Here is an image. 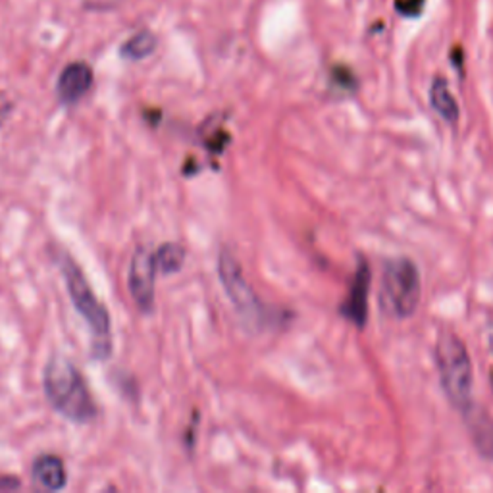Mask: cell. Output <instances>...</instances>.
Here are the masks:
<instances>
[{
    "instance_id": "1",
    "label": "cell",
    "mask_w": 493,
    "mask_h": 493,
    "mask_svg": "<svg viewBox=\"0 0 493 493\" xmlns=\"http://www.w3.org/2000/svg\"><path fill=\"white\" fill-rule=\"evenodd\" d=\"M43 387L51 407L73 424H89L99 416L97 403L80 372L64 355H52L43 372Z\"/></svg>"
},
{
    "instance_id": "2",
    "label": "cell",
    "mask_w": 493,
    "mask_h": 493,
    "mask_svg": "<svg viewBox=\"0 0 493 493\" xmlns=\"http://www.w3.org/2000/svg\"><path fill=\"white\" fill-rule=\"evenodd\" d=\"M60 270H62L73 307H76L78 315L85 320V324L89 326V332H91L93 356L100 358V361H107L114 349L112 320L109 310L104 308V305L97 299L93 288L89 286V281L83 276V270L76 261L64 255L62 261H60Z\"/></svg>"
},
{
    "instance_id": "3",
    "label": "cell",
    "mask_w": 493,
    "mask_h": 493,
    "mask_svg": "<svg viewBox=\"0 0 493 493\" xmlns=\"http://www.w3.org/2000/svg\"><path fill=\"white\" fill-rule=\"evenodd\" d=\"M436 365L447 399L459 411L467 409L472 403L474 368L467 346L453 332L440 334L436 341Z\"/></svg>"
},
{
    "instance_id": "4",
    "label": "cell",
    "mask_w": 493,
    "mask_h": 493,
    "mask_svg": "<svg viewBox=\"0 0 493 493\" xmlns=\"http://www.w3.org/2000/svg\"><path fill=\"white\" fill-rule=\"evenodd\" d=\"M218 276L243 326H247L251 332H259L261 327L266 326V322H270V310L261 303L257 293L251 289L243 276L242 264L237 262L228 249L220 251Z\"/></svg>"
},
{
    "instance_id": "5",
    "label": "cell",
    "mask_w": 493,
    "mask_h": 493,
    "mask_svg": "<svg viewBox=\"0 0 493 493\" xmlns=\"http://www.w3.org/2000/svg\"><path fill=\"white\" fill-rule=\"evenodd\" d=\"M421 303V274L409 259L387 261L382 278V307L395 318H411Z\"/></svg>"
},
{
    "instance_id": "6",
    "label": "cell",
    "mask_w": 493,
    "mask_h": 493,
    "mask_svg": "<svg viewBox=\"0 0 493 493\" xmlns=\"http://www.w3.org/2000/svg\"><path fill=\"white\" fill-rule=\"evenodd\" d=\"M156 274L155 252L148 247H137L129 262V293L141 312H153L155 308Z\"/></svg>"
},
{
    "instance_id": "7",
    "label": "cell",
    "mask_w": 493,
    "mask_h": 493,
    "mask_svg": "<svg viewBox=\"0 0 493 493\" xmlns=\"http://www.w3.org/2000/svg\"><path fill=\"white\" fill-rule=\"evenodd\" d=\"M93 81L95 73L91 66L85 62H71L60 73L56 83V95L66 107H73V104H78L91 91Z\"/></svg>"
},
{
    "instance_id": "8",
    "label": "cell",
    "mask_w": 493,
    "mask_h": 493,
    "mask_svg": "<svg viewBox=\"0 0 493 493\" xmlns=\"http://www.w3.org/2000/svg\"><path fill=\"white\" fill-rule=\"evenodd\" d=\"M368 291H370V270L365 264V261H361V264H358L355 272V280L351 283L346 303H343L339 308L341 315L358 327H365L368 320Z\"/></svg>"
},
{
    "instance_id": "9",
    "label": "cell",
    "mask_w": 493,
    "mask_h": 493,
    "mask_svg": "<svg viewBox=\"0 0 493 493\" xmlns=\"http://www.w3.org/2000/svg\"><path fill=\"white\" fill-rule=\"evenodd\" d=\"M460 412L465 416L469 436L476 447V451L484 459L493 460V418L488 414V411L474 405V403H470Z\"/></svg>"
},
{
    "instance_id": "10",
    "label": "cell",
    "mask_w": 493,
    "mask_h": 493,
    "mask_svg": "<svg viewBox=\"0 0 493 493\" xmlns=\"http://www.w3.org/2000/svg\"><path fill=\"white\" fill-rule=\"evenodd\" d=\"M33 482L47 491H60L68 484L66 467L60 457L56 455H41L35 459L32 469Z\"/></svg>"
},
{
    "instance_id": "11",
    "label": "cell",
    "mask_w": 493,
    "mask_h": 493,
    "mask_svg": "<svg viewBox=\"0 0 493 493\" xmlns=\"http://www.w3.org/2000/svg\"><path fill=\"white\" fill-rule=\"evenodd\" d=\"M430 104L431 109L438 112L441 119H445L447 124H457L459 122V104L457 99L453 97L450 85H447L445 80L438 78L430 87Z\"/></svg>"
},
{
    "instance_id": "12",
    "label": "cell",
    "mask_w": 493,
    "mask_h": 493,
    "mask_svg": "<svg viewBox=\"0 0 493 493\" xmlns=\"http://www.w3.org/2000/svg\"><path fill=\"white\" fill-rule=\"evenodd\" d=\"M158 47V37L148 32V29H143V32L133 33L119 49V54L126 60H131V62H139V60H145L151 56Z\"/></svg>"
},
{
    "instance_id": "13",
    "label": "cell",
    "mask_w": 493,
    "mask_h": 493,
    "mask_svg": "<svg viewBox=\"0 0 493 493\" xmlns=\"http://www.w3.org/2000/svg\"><path fill=\"white\" fill-rule=\"evenodd\" d=\"M158 272L162 276L177 274L184 268L185 262V249L179 243H164L155 252Z\"/></svg>"
},
{
    "instance_id": "14",
    "label": "cell",
    "mask_w": 493,
    "mask_h": 493,
    "mask_svg": "<svg viewBox=\"0 0 493 493\" xmlns=\"http://www.w3.org/2000/svg\"><path fill=\"white\" fill-rule=\"evenodd\" d=\"M128 0H83V6L89 12H114L119 10Z\"/></svg>"
},
{
    "instance_id": "15",
    "label": "cell",
    "mask_w": 493,
    "mask_h": 493,
    "mask_svg": "<svg viewBox=\"0 0 493 493\" xmlns=\"http://www.w3.org/2000/svg\"><path fill=\"white\" fill-rule=\"evenodd\" d=\"M20 488V480L14 476H0V491L5 489H18Z\"/></svg>"
},
{
    "instance_id": "16",
    "label": "cell",
    "mask_w": 493,
    "mask_h": 493,
    "mask_svg": "<svg viewBox=\"0 0 493 493\" xmlns=\"http://www.w3.org/2000/svg\"><path fill=\"white\" fill-rule=\"evenodd\" d=\"M12 112V104L6 100H0V126H3Z\"/></svg>"
}]
</instances>
